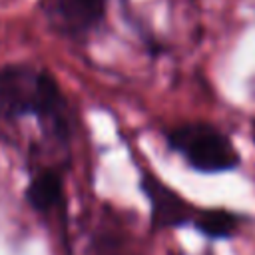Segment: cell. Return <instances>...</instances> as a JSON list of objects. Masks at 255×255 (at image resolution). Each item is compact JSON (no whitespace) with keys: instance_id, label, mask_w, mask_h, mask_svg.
I'll list each match as a JSON object with an SVG mask.
<instances>
[{"instance_id":"cell-1","label":"cell","mask_w":255,"mask_h":255,"mask_svg":"<svg viewBox=\"0 0 255 255\" xmlns=\"http://www.w3.org/2000/svg\"><path fill=\"white\" fill-rule=\"evenodd\" d=\"M66 100L52 74L28 64L0 68V118L16 120L34 116L42 126L66 135Z\"/></svg>"},{"instance_id":"cell-4","label":"cell","mask_w":255,"mask_h":255,"mask_svg":"<svg viewBox=\"0 0 255 255\" xmlns=\"http://www.w3.org/2000/svg\"><path fill=\"white\" fill-rule=\"evenodd\" d=\"M108 0H56V16L68 34H86L96 28L106 12Z\"/></svg>"},{"instance_id":"cell-2","label":"cell","mask_w":255,"mask_h":255,"mask_svg":"<svg viewBox=\"0 0 255 255\" xmlns=\"http://www.w3.org/2000/svg\"><path fill=\"white\" fill-rule=\"evenodd\" d=\"M167 141L197 171H227L239 163L231 141L209 124H183L167 133Z\"/></svg>"},{"instance_id":"cell-5","label":"cell","mask_w":255,"mask_h":255,"mask_svg":"<svg viewBox=\"0 0 255 255\" xmlns=\"http://www.w3.org/2000/svg\"><path fill=\"white\" fill-rule=\"evenodd\" d=\"M26 199L40 213H48L54 207L62 205L64 199L62 177L52 169L38 171L26 187Z\"/></svg>"},{"instance_id":"cell-3","label":"cell","mask_w":255,"mask_h":255,"mask_svg":"<svg viewBox=\"0 0 255 255\" xmlns=\"http://www.w3.org/2000/svg\"><path fill=\"white\" fill-rule=\"evenodd\" d=\"M141 187L149 199L151 205V225L153 229H165V227H179L185 223H191L195 219L193 207L179 197L173 189L163 185L153 175L141 177Z\"/></svg>"},{"instance_id":"cell-6","label":"cell","mask_w":255,"mask_h":255,"mask_svg":"<svg viewBox=\"0 0 255 255\" xmlns=\"http://www.w3.org/2000/svg\"><path fill=\"white\" fill-rule=\"evenodd\" d=\"M237 223H239V217L225 209H205V211H199L193 219V225L203 235L213 239L229 237L237 229Z\"/></svg>"}]
</instances>
